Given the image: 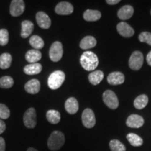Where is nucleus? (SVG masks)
<instances>
[{
	"mask_svg": "<svg viewBox=\"0 0 151 151\" xmlns=\"http://www.w3.org/2000/svg\"><path fill=\"white\" fill-rule=\"evenodd\" d=\"M120 0H107L106 3L109 5H115L120 2Z\"/></svg>",
	"mask_w": 151,
	"mask_h": 151,
	"instance_id": "36",
	"label": "nucleus"
},
{
	"mask_svg": "<svg viewBox=\"0 0 151 151\" xmlns=\"http://www.w3.org/2000/svg\"><path fill=\"white\" fill-rule=\"evenodd\" d=\"M127 139L132 146L139 147L143 145V141L141 138L134 133H129L127 135Z\"/></svg>",
	"mask_w": 151,
	"mask_h": 151,
	"instance_id": "28",
	"label": "nucleus"
},
{
	"mask_svg": "<svg viewBox=\"0 0 151 151\" xmlns=\"http://www.w3.org/2000/svg\"><path fill=\"white\" fill-rule=\"evenodd\" d=\"M82 122L86 128H92L96 124V118L93 111L90 109H86L82 113Z\"/></svg>",
	"mask_w": 151,
	"mask_h": 151,
	"instance_id": "8",
	"label": "nucleus"
},
{
	"mask_svg": "<svg viewBox=\"0 0 151 151\" xmlns=\"http://www.w3.org/2000/svg\"><path fill=\"white\" fill-rule=\"evenodd\" d=\"M55 11L58 15H70L73 13V7L68 1H61L56 5Z\"/></svg>",
	"mask_w": 151,
	"mask_h": 151,
	"instance_id": "11",
	"label": "nucleus"
},
{
	"mask_svg": "<svg viewBox=\"0 0 151 151\" xmlns=\"http://www.w3.org/2000/svg\"><path fill=\"white\" fill-rule=\"evenodd\" d=\"M27 151H38V150L35 148H29L27 150Z\"/></svg>",
	"mask_w": 151,
	"mask_h": 151,
	"instance_id": "38",
	"label": "nucleus"
},
{
	"mask_svg": "<svg viewBox=\"0 0 151 151\" xmlns=\"http://www.w3.org/2000/svg\"><path fill=\"white\" fill-rule=\"evenodd\" d=\"M12 63V56L10 53L4 52L0 55V68L1 69H9Z\"/></svg>",
	"mask_w": 151,
	"mask_h": 151,
	"instance_id": "24",
	"label": "nucleus"
},
{
	"mask_svg": "<svg viewBox=\"0 0 151 151\" xmlns=\"http://www.w3.org/2000/svg\"><path fill=\"white\" fill-rule=\"evenodd\" d=\"M29 43L35 50H39L44 46V41L43 39L37 35H33L30 37Z\"/></svg>",
	"mask_w": 151,
	"mask_h": 151,
	"instance_id": "27",
	"label": "nucleus"
},
{
	"mask_svg": "<svg viewBox=\"0 0 151 151\" xmlns=\"http://www.w3.org/2000/svg\"><path fill=\"white\" fill-rule=\"evenodd\" d=\"M6 130V124L1 119H0V134L3 133Z\"/></svg>",
	"mask_w": 151,
	"mask_h": 151,
	"instance_id": "35",
	"label": "nucleus"
},
{
	"mask_svg": "<svg viewBox=\"0 0 151 151\" xmlns=\"http://www.w3.org/2000/svg\"><path fill=\"white\" fill-rule=\"evenodd\" d=\"M41 88L40 82L37 79H32L24 85V90L28 93L35 94L39 92Z\"/></svg>",
	"mask_w": 151,
	"mask_h": 151,
	"instance_id": "15",
	"label": "nucleus"
},
{
	"mask_svg": "<svg viewBox=\"0 0 151 151\" xmlns=\"http://www.w3.org/2000/svg\"><path fill=\"white\" fill-rule=\"evenodd\" d=\"M97 45V40L92 36H87L84 37L80 42V48L83 50H88L92 48Z\"/></svg>",
	"mask_w": 151,
	"mask_h": 151,
	"instance_id": "19",
	"label": "nucleus"
},
{
	"mask_svg": "<svg viewBox=\"0 0 151 151\" xmlns=\"http://www.w3.org/2000/svg\"><path fill=\"white\" fill-rule=\"evenodd\" d=\"M10 116V110L6 106L0 104V119L6 120L8 119Z\"/></svg>",
	"mask_w": 151,
	"mask_h": 151,
	"instance_id": "32",
	"label": "nucleus"
},
{
	"mask_svg": "<svg viewBox=\"0 0 151 151\" xmlns=\"http://www.w3.org/2000/svg\"><path fill=\"white\" fill-rule=\"evenodd\" d=\"M103 101L109 108L116 109L119 106V101L115 92L112 90H106L103 94Z\"/></svg>",
	"mask_w": 151,
	"mask_h": 151,
	"instance_id": "6",
	"label": "nucleus"
},
{
	"mask_svg": "<svg viewBox=\"0 0 151 151\" xmlns=\"http://www.w3.org/2000/svg\"><path fill=\"white\" fill-rule=\"evenodd\" d=\"M139 39L141 42L148 43L149 46H151V33L148 32H143L139 36Z\"/></svg>",
	"mask_w": 151,
	"mask_h": 151,
	"instance_id": "33",
	"label": "nucleus"
},
{
	"mask_svg": "<svg viewBox=\"0 0 151 151\" xmlns=\"http://www.w3.org/2000/svg\"><path fill=\"white\" fill-rule=\"evenodd\" d=\"M36 20L38 25L42 29H47L51 25V20L46 13L43 11H39L36 15Z\"/></svg>",
	"mask_w": 151,
	"mask_h": 151,
	"instance_id": "10",
	"label": "nucleus"
},
{
	"mask_svg": "<svg viewBox=\"0 0 151 151\" xmlns=\"http://www.w3.org/2000/svg\"><path fill=\"white\" fill-rule=\"evenodd\" d=\"M146 61H147V62H148V65L151 66V51L149 52L148 54L147 55Z\"/></svg>",
	"mask_w": 151,
	"mask_h": 151,
	"instance_id": "37",
	"label": "nucleus"
},
{
	"mask_svg": "<svg viewBox=\"0 0 151 151\" xmlns=\"http://www.w3.org/2000/svg\"><path fill=\"white\" fill-rule=\"evenodd\" d=\"M144 124V120L139 115L132 114L127 119L126 124L131 128H139L142 127Z\"/></svg>",
	"mask_w": 151,
	"mask_h": 151,
	"instance_id": "13",
	"label": "nucleus"
},
{
	"mask_svg": "<svg viewBox=\"0 0 151 151\" xmlns=\"http://www.w3.org/2000/svg\"><path fill=\"white\" fill-rule=\"evenodd\" d=\"M65 142V137L64 134L60 131H54L48 138L47 146L50 150L57 151L64 146Z\"/></svg>",
	"mask_w": 151,
	"mask_h": 151,
	"instance_id": "2",
	"label": "nucleus"
},
{
	"mask_svg": "<svg viewBox=\"0 0 151 151\" xmlns=\"http://www.w3.org/2000/svg\"><path fill=\"white\" fill-rule=\"evenodd\" d=\"M41 57H42V55L39 50L32 49L27 52L25 55V59L28 62L33 64L39 62L41 59Z\"/></svg>",
	"mask_w": 151,
	"mask_h": 151,
	"instance_id": "20",
	"label": "nucleus"
},
{
	"mask_svg": "<svg viewBox=\"0 0 151 151\" xmlns=\"http://www.w3.org/2000/svg\"><path fill=\"white\" fill-rule=\"evenodd\" d=\"M133 7L130 5H125L118 11V16L120 20H127L133 16Z\"/></svg>",
	"mask_w": 151,
	"mask_h": 151,
	"instance_id": "17",
	"label": "nucleus"
},
{
	"mask_svg": "<svg viewBox=\"0 0 151 151\" xmlns=\"http://www.w3.org/2000/svg\"><path fill=\"white\" fill-rule=\"evenodd\" d=\"M22 26V31H21V35L22 38L26 39L32 33L34 30V24L33 22L30 20H24L22 22L21 24Z\"/></svg>",
	"mask_w": 151,
	"mask_h": 151,
	"instance_id": "18",
	"label": "nucleus"
},
{
	"mask_svg": "<svg viewBox=\"0 0 151 151\" xmlns=\"http://www.w3.org/2000/svg\"><path fill=\"white\" fill-rule=\"evenodd\" d=\"M117 30L120 35L126 38L132 37L134 35V30L127 22H120L118 23L117 25Z\"/></svg>",
	"mask_w": 151,
	"mask_h": 151,
	"instance_id": "12",
	"label": "nucleus"
},
{
	"mask_svg": "<svg viewBox=\"0 0 151 151\" xmlns=\"http://www.w3.org/2000/svg\"><path fill=\"white\" fill-rule=\"evenodd\" d=\"M65 80V73L62 71H55L49 76L48 87L51 90H57L61 87Z\"/></svg>",
	"mask_w": 151,
	"mask_h": 151,
	"instance_id": "3",
	"label": "nucleus"
},
{
	"mask_svg": "<svg viewBox=\"0 0 151 151\" xmlns=\"http://www.w3.org/2000/svg\"><path fill=\"white\" fill-rule=\"evenodd\" d=\"M107 81L109 84L113 86L122 84L124 82V76L120 71H114L109 73L107 77Z\"/></svg>",
	"mask_w": 151,
	"mask_h": 151,
	"instance_id": "14",
	"label": "nucleus"
},
{
	"mask_svg": "<svg viewBox=\"0 0 151 151\" xmlns=\"http://www.w3.org/2000/svg\"><path fill=\"white\" fill-rule=\"evenodd\" d=\"M148 103V97L146 94H141L136 98L134 101V106L136 109H144Z\"/></svg>",
	"mask_w": 151,
	"mask_h": 151,
	"instance_id": "25",
	"label": "nucleus"
},
{
	"mask_svg": "<svg viewBox=\"0 0 151 151\" xmlns=\"http://www.w3.org/2000/svg\"><path fill=\"white\" fill-rule=\"evenodd\" d=\"M65 109L69 114H75L78 111L79 105L77 99L74 97L69 98L65 102Z\"/></svg>",
	"mask_w": 151,
	"mask_h": 151,
	"instance_id": "16",
	"label": "nucleus"
},
{
	"mask_svg": "<svg viewBox=\"0 0 151 151\" xmlns=\"http://www.w3.org/2000/svg\"><path fill=\"white\" fill-rule=\"evenodd\" d=\"M109 146L111 151H126L124 145L117 139L111 140L109 143Z\"/></svg>",
	"mask_w": 151,
	"mask_h": 151,
	"instance_id": "30",
	"label": "nucleus"
},
{
	"mask_svg": "<svg viewBox=\"0 0 151 151\" xmlns=\"http://www.w3.org/2000/svg\"><path fill=\"white\" fill-rule=\"evenodd\" d=\"M24 72L27 75L39 74L42 71V65L39 63H33L24 67Z\"/></svg>",
	"mask_w": 151,
	"mask_h": 151,
	"instance_id": "21",
	"label": "nucleus"
},
{
	"mask_svg": "<svg viewBox=\"0 0 151 151\" xmlns=\"http://www.w3.org/2000/svg\"><path fill=\"white\" fill-rule=\"evenodd\" d=\"M24 126L29 129H33L37 126V113L34 108L28 109L23 116Z\"/></svg>",
	"mask_w": 151,
	"mask_h": 151,
	"instance_id": "4",
	"label": "nucleus"
},
{
	"mask_svg": "<svg viewBox=\"0 0 151 151\" xmlns=\"http://www.w3.org/2000/svg\"><path fill=\"white\" fill-rule=\"evenodd\" d=\"M46 118L50 123L55 124L60 121L61 116L59 111L56 110H49L46 113Z\"/></svg>",
	"mask_w": 151,
	"mask_h": 151,
	"instance_id": "26",
	"label": "nucleus"
},
{
	"mask_svg": "<svg viewBox=\"0 0 151 151\" xmlns=\"http://www.w3.org/2000/svg\"><path fill=\"white\" fill-rule=\"evenodd\" d=\"M101 17V13L97 10H90L88 9L83 14V18L86 21L94 22L99 20Z\"/></svg>",
	"mask_w": 151,
	"mask_h": 151,
	"instance_id": "22",
	"label": "nucleus"
},
{
	"mask_svg": "<svg viewBox=\"0 0 151 151\" xmlns=\"http://www.w3.org/2000/svg\"><path fill=\"white\" fill-rule=\"evenodd\" d=\"M143 55L140 51H134L130 56L129 66L132 70H139L143 64Z\"/></svg>",
	"mask_w": 151,
	"mask_h": 151,
	"instance_id": "7",
	"label": "nucleus"
},
{
	"mask_svg": "<svg viewBox=\"0 0 151 151\" xmlns=\"http://www.w3.org/2000/svg\"><path fill=\"white\" fill-rule=\"evenodd\" d=\"M14 79L9 76H5L0 78V88H4V89L11 88L14 86Z\"/></svg>",
	"mask_w": 151,
	"mask_h": 151,
	"instance_id": "29",
	"label": "nucleus"
},
{
	"mask_svg": "<svg viewBox=\"0 0 151 151\" xmlns=\"http://www.w3.org/2000/svg\"><path fill=\"white\" fill-rule=\"evenodd\" d=\"M104 73L100 70H96L91 72L88 76V79L90 83L94 85V86H97L99 84L101 81L104 79Z\"/></svg>",
	"mask_w": 151,
	"mask_h": 151,
	"instance_id": "23",
	"label": "nucleus"
},
{
	"mask_svg": "<svg viewBox=\"0 0 151 151\" xmlns=\"http://www.w3.org/2000/svg\"><path fill=\"white\" fill-rule=\"evenodd\" d=\"M6 143L5 140L2 137H0V151H5Z\"/></svg>",
	"mask_w": 151,
	"mask_h": 151,
	"instance_id": "34",
	"label": "nucleus"
},
{
	"mask_svg": "<svg viewBox=\"0 0 151 151\" xmlns=\"http://www.w3.org/2000/svg\"><path fill=\"white\" fill-rule=\"evenodd\" d=\"M80 62L82 67L86 71H93L99 65V60L95 53L91 51H86L81 55Z\"/></svg>",
	"mask_w": 151,
	"mask_h": 151,
	"instance_id": "1",
	"label": "nucleus"
},
{
	"mask_svg": "<svg viewBox=\"0 0 151 151\" xmlns=\"http://www.w3.org/2000/svg\"><path fill=\"white\" fill-rule=\"evenodd\" d=\"M9 40V34L6 29H0V46H4L8 44Z\"/></svg>",
	"mask_w": 151,
	"mask_h": 151,
	"instance_id": "31",
	"label": "nucleus"
},
{
	"mask_svg": "<svg viewBox=\"0 0 151 151\" xmlns=\"http://www.w3.org/2000/svg\"><path fill=\"white\" fill-rule=\"evenodd\" d=\"M25 4L23 0H13L10 6V14L12 16H20L24 13Z\"/></svg>",
	"mask_w": 151,
	"mask_h": 151,
	"instance_id": "9",
	"label": "nucleus"
},
{
	"mask_svg": "<svg viewBox=\"0 0 151 151\" xmlns=\"http://www.w3.org/2000/svg\"><path fill=\"white\" fill-rule=\"evenodd\" d=\"M63 55V46L61 42L55 41L52 44L49 50V57L52 62H57L62 59Z\"/></svg>",
	"mask_w": 151,
	"mask_h": 151,
	"instance_id": "5",
	"label": "nucleus"
}]
</instances>
